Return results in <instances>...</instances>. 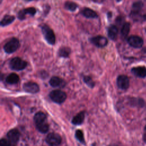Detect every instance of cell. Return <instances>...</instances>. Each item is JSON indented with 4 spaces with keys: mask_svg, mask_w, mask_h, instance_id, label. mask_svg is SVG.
Returning a JSON list of instances; mask_svg holds the SVG:
<instances>
[{
    "mask_svg": "<svg viewBox=\"0 0 146 146\" xmlns=\"http://www.w3.org/2000/svg\"><path fill=\"white\" fill-rule=\"evenodd\" d=\"M91 42L98 47H104L108 43L107 39L103 36L98 35L94 36L90 39Z\"/></svg>",
    "mask_w": 146,
    "mask_h": 146,
    "instance_id": "cell-11",
    "label": "cell"
},
{
    "mask_svg": "<svg viewBox=\"0 0 146 146\" xmlns=\"http://www.w3.org/2000/svg\"><path fill=\"white\" fill-rule=\"evenodd\" d=\"M15 19V17L13 15H5L1 20V25L2 26H7L12 23Z\"/></svg>",
    "mask_w": 146,
    "mask_h": 146,
    "instance_id": "cell-21",
    "label": "cell"
},
{
    "mask_svg": "<svg viewBox=\"0 0 146 146\" xmlns=\"http://www.w3.org/2000/svg\"><path fill=\"white\" fill-rule=\"evenodd\" d=\"M26 1H33V0H25Z\"/></svg>",
    "mask_w": 146,
    "mask_h": 146,
    "instance_id": "cell-29",
    "label": "cell"
},
{
    "mask_svg": "<svg viewBox=\"0 0 146 146\" xmlns=\"http://www.w3.org/2000/svg\"><path fill=\"white\" fill-rule=\"evenodd\" d=\"M0 146H14V145H13L8 139L2 138L0 140Z\"/></svg>",
    "mask_w": 146,
    "mask_h": 146,
    "instance_id": "cell-26",
    "label": "cell"
},
{
    "mask_svg": "<svg viewBox=\"0 0 146 146\" xmlns=\"http://www.w3.org/2000/svg\"><path fill=\"white\" fill-rule=\"evenodd\" d=\"M49 83L52 87H63L66 84L65 82L58 76H52L50 79Z\"/></svg>",
    "mask_w": 146,
    "mask_h": 146,
    "instance_id": "cell-13",
    "label": "cell"
},
{
    "mask_svg": "<svg viewBox=\"0 0 146 146\" xmlns=\"http://www.w3.org/2000/svg\"><path fill=\"white\" fill-rule=\"evenodd\" d=\"M6 136L7 139L11 142V143L13 145L15 146L19 140L21 134L19 131L17 129L13 128L7 132Z\"/></svg>",
    "mask_w": 146,
    "mask_h": 146,
    "instance_id": "cell-7",
    "label": "cell"
},
{
    "mask_svg": "<svg viewBox=\"0 0 146 146\" xmlns=\"http://www.w3.org/2000/svg\"><path fill=\"white\" fill-rule=\"evenodd\" d=\"M36 13V9L34 7H29L22 10L18 13V18L21 20H23L25 18L26 14H29L31 15H34Z\"/></svg>",
    "mask_w": 146,
    "mask_h": 146,
    "instance_id": "cell-14",
    "label": "cell"
},
{
    "mask_svg": "<svg viewBox=\"0 0 146 146\" xmlns=\"http://www.w3.org/2000/svg\"><path fill=\"white\" fill-rule=\"evenodd\" d=\"M9 66L12 70L20 71L26 68L27 66V62L19 57H15L10 60Z\"/></svg>",
    "mask_w": 146,
    "mask_h": 146,
    "instance_id": "cell-4",
    "label": "cell"
},
{
    "mask_svg": "<svg viewBox=\"0 0 146 146\" xmlns=\"http://www.w3.org/2000/svg\"><path fill=\"white\" fill-rule=\"evenodd\" d=\"M19 40L15 38H13L5 44L3 49L6 53L11 54L19 47Z\"/></svg>",
    "mask_w": 146,
    "mask_h": 146,
    "instance_id": "cell-5",
    "label": "cell"
},
{
    "mask_svg": "<svg viewBox=\"0 0 146 146\" xmlns=\"http://www.w3.org/2000/svg\"><path fill=\"white\" fill-rule=\"evenodd\" d=\"M64 7L67 10H68L71 11H74L77 9L78 5H77L76 3H75L73 2L67 1L64 4Z\"/></svg>",
    "mask_w": 146,
    "mask_h": 146,
    "instance_id": "cell-24",
    "label": "cell"
},
{
    "mask_svg": "<svg viewBox=\"0 0 146 146\" xmlns=\"http://www.w3.org/2000/svg\"><path fill=\"white\" fill-rule=\"evenodd\" d=\"M41 29L45 40L49 44H54L55 43V36L52 30L46 25H42Z\"/></svg>",
    "mask_w": 146,
    "mask_h": 146,
    "instance_id": "cell-3",
    "label": "cell"
},
{
    "mask_svg": "<svg viewBox=\"0 0 146 146\" xmlns=\"http://www.w3.org/2000/svg\"><path fill=\"white\" fill-rule=\"evenodd\" d=\"M118 34V29L115 25H111L108 29V37L113 40L116 39Z\"/></svg>",
    "mask_w": 146,
    "mask_h": 146,
    "instance_id": "cell-16",
    "label": "cell"
},
{
    "mask_svg": "<svg viewBox=\"0 0 146 146\" xmlns=\"http://www.w3.org/2000/svg\"><path fill=\"white\" fill-rule=\"evenodd\" d=\"M145 130L146 131V125H145Z\"/></svg>",
    "mask_w": 146,
    "mask_h": 146,
    "instance_id": "cell-30",
    "label": "cell"
},
{
    "mask_svg": "<svg viewBox=\"0 0 146 146\" xmlns=\"http://www.w3.org/2000/svg\"><path fill=\"white\" fill-rule=\"evenodd\" d=\"M19 81V76L15 73H11L6 78V82L10 84H14Z\"/></svg>",
    "mask_w": 146,
    "mask_h": 146,
    "instance_id": "cell-18",
    "label": "cell"
},
{
    "mask_svg": "<svg viewBox=\"0 0 146 146\" xmlns=\"http://www.w3.org/2000/svg\"><path fill=\"white\" fill-rule=\"evenodd\" d=\"M45 140L50 146H58L62 143V137L58 133L51 132L47 135Z\"/></svg>",
    "mask_w": 146,
    "mask_h": 146,
    "instance_id": "cell-6",
    "label": "cell"
},
{
    "mask_svg": "<svg viewBox=\"0 0 146 146\" xmlns=\"http://www.w3.org/2000/svg\"><path fill=\"white\" fill-rule=\"evenodd\" d=\"M23 89L25 91L30 94H36L39 91L38 84L35 82H28L23 85Z\"/></svg>",
    "mask_w": 146,
    "mask_h": 146,
    "instance_id": "cell-8",
    "label": "cell"
},
{
    "mask_svg": "<svg viewBox=\"0 0 146 146\" xmlns=\"http://www.w3.org/2000/svg\"><path fill=\"white\" fill-rule=\"evenodd\" d=\"M129 44L134 48H140L143 44V40L140 36L132 35L127 39Z\"/></svg>",
    "mask_w": 146,
    "mask_h": 146,
    "instance_id": "cell-10",
    "label": "cell"
},
{
    "mask_svg": "<svg viewBox=\"0 0 146 146\" xmlns=\"http://www.w3.org/2000/svg\"><path fill=\"white\" fill-rule=\"evenodd\" d=\"M75 136L76 137V139L82 144H86V141H85V139H84V133L83 132V131L80 129H77L75 131Z\"/></svg>",
    "mask_w": 146,
    "mask_h": 146,
    "instance_id": "cell-22",
    "label": "cell"
},
{
    "mask_svg": "<svg viewBox=\"0 0 146 146\" xmlns=\"http://www.w3.org/2000/svg\"><path fill=\"white\" fill-rule=\"evenodd\" d=\"M34 121L37 130L42 133H46L49 130L46 115L42 112H37L34 116Z\"/></svg>",
    "mask_w": 146,
    "mask_h": 146,
    "instance_id": "cell-1",
    "label": "cell"
},
{
    "mask_svg": "<svg viewBox=\"0 0 146 146\" xmlns=\"http://www.w3.org/2000/svg\"><path fill=\"white\" fill-rule=\"evenodd\" d=\"M70 52H71V50L69 47H63L59 49L58 54H59V55L61 57L67 58L69 56Z\"/></svg>",
    "mask_w": 146,
    "mask_h": 146,
    "instance_id": "cell-23",
    "label": "cell"
},
{
    "mask_svg": "<svg viewBox=\"0 0 146 146\" xmlns=\"http://www.w3.org/2000/svg\"><path fill=\"white\" fill-rule=\"evenodd\" d=\"M116 84L120 89L126 90L129 87V80L126 75H120L117 78Z\"/></svg>",
    "mask_w": 146,
    "mask_h": 146,
    "instance_id": "cell-9",
    "label": "cell"
},
{
    "mask_svg": "<svg viewBox=\"0 0 146 146\" xmlns=\"http://www.w3.org/2000/svg\"><path fill=\"white\" fill-rule=\"evenodd\" d=\"M132 72L136 76L140 78H144L146 76V68L143 66H139L133 67L131 70Z\"/></svg>",
    "mask_w": 146,
    "mask_h": 146,
    "instance_id": "cell-15",
    "label": "cell"
},
{
    "mask_svg": "<svg viewBox=\"0 0 146 146\" xmlns=\"http://www.w3.org/2000/svg\"><path fill=\"white\" fill-rule=\"evenodd\" d=\"M49 96L51 100L57 104L63 103L67 98L66 94L60 90H55L49 94Z\"/></svg>",
    "mask_w": 146,
    "mask_h": 146,
    "instance_id": "cell-2",
    "label": "cell"
},
{
    "mask_svg": "<svg viewBox=\"0 0 146 146\" xmlns=\"http://www.w3.org/2000/svg\"><path fill=\"white\" fill-rule=\"evenodd\" d=\"M143 3L141 1H137L133 3L132 8V13L131 15L135 17L139 13V11L141 10L143 7Z\"/></svg>",
    "mask_w": 146,
    "mask_h": 146,
    "instance_id": "cell-19",
    "label": "cell"
},
{
    "mask_svg": "<svg viewBox=\"0 0 146 146\" xmlns=\"http://www.w3.org/2000/svg\"><path fill=\"white\" fill-rule=\"evenodd\" d=\"M82 14L87 18H95L98 17L97 13L89 8H84L82 11Z\"/></svg>",
    "mask_w": 146,
    "mask_h": 146,
    "instance_id": "cell-17",
    "label": "cell"
},
{
    "mask_svg": "<svg viewBox=\"0 0 146 146\" xmlns=\"http://www.w3.org/2000/svg\"><path fill=\"white\" fill-rule=\"evenodd\" d=\"M129 30H130L129 23H128V22L124 23L121 29V36L123 39H125L127 36V35L129 32Z\"/></svg>",
    "mask_w": 146,
    "mask_h": 146,
    "instance_id": "cell-20",
    "label": "cell"
},
{
    "mask_svg": "<svg viewBox=\"0 0 146 146\" xmlns=\"http://www.w3.org/2000/svg\"></svg>",
    "mask_w": 146,
    "mask_h": 146,
    "instance_id": "cell-31",
    "label": "cell"
},
{
    "mask_svg": "<svg viewBox=\"0 0 146 146\" xmlns=\"http://www.w3.org/2000/svg\"><path fill=\"white\" fill-rule=\"evenodd\" d=\"M83 80L84 83L90 88H93L95 86V82L89 76H85L83 77Z\"/></svg>",
    "mask_w": 146,
    "mask_h": 146,
    "instance_id": "cell-25",
    "label": "cell"
},
{
    "mask_svg": "<svg viewBox=\"0 0 146 146\" xmlns=\"http://www.w3.org/2000/svg\"><path fill=\"white\" fill-rule=\"evenodd\" d=\"M108 146H118V145H114V144H112V145H109Z\"/></svg>",
    "mask_w": 146,
    "mask_h": 146,
    "instance_id": "cell-28",
    "label": "cell"
},
{
    "mask_svg": "<svg viewBox=\"0 0 146 146\" xmlns=\"http://www.w3.org/2000/svg\"><path fill=\"white\" fill-rule=\"evenodd\" d=\"M85 114L86 113L84 111H80V112L77 113L75 116H74L72 117L71 120V123L76 125H79L82 124L84 120Z\"/></svg>",
    "mask_w": 146,
    "mask_h": 146,
    "instance_id": "cell-12",
    "label": "cell"
},
{
    "mask_svg": "<svg viewBox=\"0 0 146 146\" xmlns=\"http://www.w3.org/2000/svg\"><path fill=\"white\" fill-rule=\"evenodd\" d=\"M143 140L146 141V134H144L143 136Z\"/></svg>",
    "mask_w": 146,
    "mask_h": 146,
    "instance_id": "cell-27",
    "label": "cell"
}]
</instances>
